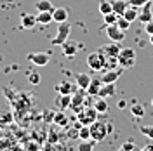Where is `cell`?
<instances>
[{
    "instance_id": "1",
    "label": "cell",
    "mask_w": 153,
    "mask_h": 151,
    "mask_svg": "<svg viewBox=\"0 0 153 151\" xmlns=\"http://www.w3.org/2000/svg\"><path fill=\"white\" fill-rule=\"evenodd\" d=\"M89 127H91V139H94L96 142H101L103 139H106L110 130H111V125L110 123L99 122V120H96L94 123H91Z\"/></svg>"
},
{
    "instance_id": "2",
    "label": "cell",
    "mask_w": 153,
    "mask_h": 151,
    "mask_svg": "<svg viewBox=\"0 0 153 151\" xmlns=\"http://www.w3.org/2000/svg\"><path fill=\"white\" fill-rule=\"evenodd\" d=\"M118 64L124 70L134 68V64H136V52H134V49L125 47L120 50V54H118Z\"/></svg>"
},
{
    "instance_id": "3",
    "label": "cell",
    "mask_w": 153,
    "mask_h": 151,
    "mask_svg": "<svg viewBox=\"0 0 153 151\" xmlns=\"http://www.w3.org/2000/svg\"><path fill=\"white\" fill-rule=\"evenodd\" d=\"M87 64L91 70H94V71H101V70H105V64H106V54L105 52H101V50H96L92 54H89L87 56Z\"/></svg>"
},
{
    "instance_id": "4",
    "label": "cell",
    "mask_w": 153,
    "mask_h": 151,
    "mask_svg": "<svg viewBox=\"0 0 153 151\" xmlns=\"http://www.w3.org/2000/svg\"><path fill=\"white\" fill-rule=\"evenodd\" d=\"M97 115H99V111L94 106H85L82 113L76 115V120H78L80 125H91V123H94L97 120Z\"/></svg>"
},
{
    "instance_id": "5",
    "label": "cell",
    "mask_w": 153,
    "mask_h": 151,
    "mask_svg": "<svg viewBox=\"0 0 153 151\" xmlns=\"http://www.w3.org/2000/svg\"><path fill=\"white\" fill-rule=\"evenodd\" d=\"M70 31H71V28H70V24H68L66 21H65V23H59L56 37L52 38L51 44H52V45H61V44H65L68 40V37H70Z\"/></svg>"
},
{
    "instance_id": "6",
    "label": "cell",
    "mask_w": 153,
    "mask_h": 151,
    "mask_svg": "<svg viewBox=\"0 0 153 151\" xmlns=\"http://www.w3.org/2000/svg\"><path fill=\"white\" fill-rule=\"evenodd\" d=\"M106 26V35H108V38L110 40H113V42H122L125 38V31L117 23L115 24H105Z\"/></svg>"
},
{
    "instance_id": "7",
    "label": "cell",
    "mask_w": 153,
    "mask_h": 151,
    "mask_svg": "<svg viewBox=\"0 0 153 151\" xmlns=\"http://www.w3.org/2000/svg\"><path fill=\"white\" fill-rule=\"evenodd\" d=\"M26 59L30 63H33L35 66H45L49 63V59H51V56H49V52H30Z\"/></svg>"
},
{
    "instance_id": "8",
    "label": "cell",
    "mask_w": 153,
    "mask_h": 151,
    "mask_svg": "<svg viewBox=\"0 0 153 151\" xmlns=\"http://www.w3.org/2000/svg\"><path fill=\"white\" fill-rule=\"evenodd\" d=\"M153 19V4H152V0L150 2H146L143 7H141V12H139V21L141 23H148V21H152Z\"/></svg>"
},
{
    "instance_id": "9",
    "label": "cell",
    "mask_w": 153,
    "mask_h": 151,
    "mask_svg": "<svg viewBox=\"0 0 153 151\" xmlns=\"http://www.w3.org/2000/svg\"><path fill=\"white\" fill-rule=\"evenodd\" d=\"M122 70L124 68H120V70H106L103 73V76H101L103 84H113V82H117L120 78V75H122Z\"/></svg>"
},
{
    "instance_id": "10",
    "label": "cell",
    "mask_w": 153,
    "mask_h": 151,
    "mask_svg": "<svg viewBox=\"0 0 153 151\" xmlns=\"http://www.w3.org/2000/svg\"><path fill=\"white\" fill-rule=\"evenodd\" d=\"M101 52H105L106 56H118L120 54V45H118V42H110V44H105V45H101V49H99Z\"/></svg>"
},
{
    "instance_id": "11",
    "label": "cell",
    "mask_w": 153,
    "mask_h": 151,
    "mask_svg": "<svg viewBox=\"0 0 153 151\" xmlns=\"http://www.w3.org/2000/svg\"><path fill=\"white\" fill-rule=\"evenodd\" d=\"M85 89H80V90H75L73 94H71V104H70V110L71 108H75V106H82V104H85Z\"/></svg>"
},
{
    "instance_id": "12",
    "label": "cell",
    "mask_w": 153,
    "mask_h": 151,
    "mask_svg": "<svg viewBox=\"0 0 153 151\" xmlns=\"http://www.w3.org/2000/svg\"><path fill=\"white\" fill-rule=\"evenodd\" d=\"M101 87H103V80H101V78H92L91 84H89V87H87V94L97 97V95H99V90H101Z\"/></svg>"
},
{
    "instance_id": "13",
    "label": "cell",
    "mask_w": 153,
    "mask_h": 151,
    "mask_svg": "<svg viewBox=\"0 0 153 151\" xmlns=\"http://www.w3.org/2000/svg\"><path fill=\"white\" fill-rule=\"evenodd\" d=\"M61 49H63V54H65V57H73L76 54V44L73 42V40H66L65 44H61Z\"/></svg>"
},
{
    "instance_id": "14",
    "label": "cell",
    "mask_w": 153,
    "mask_h": 151,
    "mask_svg": "<svg viewBox=\"0 0 153 151\" xmlns=\"http://www.w3.org/2000/svg\"><path fill=\"white\" fill-rule=\"evenodd\" d=\"M52 123L57 125V127H66L68 125V116L65 113V110H57L54 116H52Z\"/></svg>"
},
{
    "instance_id": "15",
    "label": "cell",
    "mask_w": 153,
    "mask_h": 151,
    "mask_svg": "<svg viewBox=\"0 0 153 151\" xmlns=\"http://www.w3.org/2000/svg\"><path fill=\"white\" fill-rule=\"evenodd\" d=\"M115 92H117V85H115V82L113 84H103L101 90H99V97L108 99V97H113Z\"/></svg>"
},
{
    "instance_id": "16",
    "label": "cell",
    "mask_w": 153,
    "mask_h": 151,
    "mask_svg": "<svg viewBox=\"0 0 153 151\" xmlns=\"http://www.w3.org/2000/svg\"><path fill=\"white\" fill-rule=\"evenodd\" d=\"M70 104H71V94H59L56 97L57 110H66L70 108Z\"/></svg>"
},
{
    "instance_id": "17",
    "label": "cell",
    "mask_w": 153,
    "mask_h": 151,
    "mask_svg": "<svg viewBox=\"0 0 153 151\" xmlns=\"http://www.w3.org/2000/svg\"><path fill=\"white\" fill-rule=\"evenodd\" d=\"M37 24V18L31 14H23L21 16V28L23 30H31Z\"/></svg>"
},
{
    "instance_id": "18",
    "label": "cell",
    "mask_w": 153,
    "mask_h": 151,
    "mask_svg": "<svg viewBox=\"0 0 153 151\" xmlns=\"http://www.w3.org/2000/svg\"><path fill=\"white\" fill-rule=\"evenodd\" d=\"M75 80H76V87H78V89H85L87 90V87H89V84H91L92 78L87 75V73H76Z\"/></svg>"
},
{
    "instance_id": "19",
    "label": "cell",
    "mask_w": 153,
    "mask_h": 151,
    "mask_svg": "<svg viewBox=\"0 0 153 151\" xmlns=\"http://www.w3.org/2000/svg\"><path fill=\"white\" fill-rule=\"evenodd\" d=\"M113 4V12H117L118 16H124V12L129 7V0H111Z\"/></svg>"
},
{
    "instance_id": "20",
    "label": "cell",
    "mask_w": 153,
    "mask_h": 151,
    "mask_svg": "<svg viewBox=\"0 0 153 151\" xmlns=\"http://www.w3.org/2000/svg\"><path fill=\"white\" fill-rule=\"evenodd\" d=\"M54 21V16H52V10H38L37 16V23L40 24H49Z\"/></svg>"
},
{
    "instance_id": "21",
    "label": "cell",
    "mask_w": 153,
    "mask_h": 151,
    "mask_svg": "<svg viewBox=\"0 0 153 151\" xmlns=\"http://www.w3.org/2000/svg\"><path fill=\"white\" fill-rule=\"evenodd\" d=\"M52 16H54V21H56L57 24H59V23H65L68 19V10L65 9V7H54Z\"/></svg>"
},
{
    "instance_id": "22",
    "label": "cell",
    "mask_w": 153,
    "mask_h": 151,
    "mask_svg": "<svg viewBox=\"0 0 153 151\" xmlns=\"http://www.w3.org/2000/svg\"><path fill=\"white\" fill-rule=\"evenodd\" d=\"M56 89L59 94H73L75 92V85L71 84V82H61Z\"/></svg>"
},
{
    "instance_id": "23",
    "label": "cell",
    "mask_w": 153,
    "mask_h": 151,
    "mask_svg": "<svg viewBox=\"0 0 153 151\" xmlns=\"http://www.w3.org/2000/svg\"><path fill=\"white\" fill-rule=\"evenodd\" d=\"M94 108H96V110H97L101 115L108 113V103H106L105 97H99V95H97V99H96V103H94Z\"/></svg>"
},
{
    "instance_id": "24",
    "label": "cell",
    "mask_w": 153,
    "mask_h": 151,
    "mask_svg": "<svg viewBox=\"0 0 153 151\" xmlns=\"http://www.w3.org/2000/svg\"><path fill=\"white\" fill-rule=\"evenodd\" d=\"M124 18H127L131 23L136 21V19L139 18V9H137V7H132V5H131V9L127 7V10L124 12Z\"/></svg>"
},
{
    "instance_id": "25",
    "label": "cell",
    "mask_w": 153,
    "mask_h": 151,
    "mask_svg": "<svg viewBox=\"0 0 153 151\" xmlns=\"http://www.w3.org/2000/svg\"><path fill=\"white\" fill-rule=\"evenodd\" d=\"M118 56H106V64H105V70H115L118 68Z\"/></svg>"
},
{
    "instance_id": "26",
    "label": "cell",
    "mask_w": 153,
    "mask_h": 151,
    "mask_svg": "<svg viewBox=\"0 0 153 151\" xmlns=\"http://www.w3.org/2000/svg\"><path fill=\"white\" fill-rule=\"evenodd\" d=\"M99 12L105 16L108 12H113V4L111 2H108V0H101L99 2Z\"/></svg>"
},
{
    "instance_id": "27",
    "label": "cell",
    "mask_w": 153,
    "mask_h": 151,
    "mask_svg": "<svg viewBox=\"0 0 153 151\" xmlns=\"http://www.w3.org/2000/svg\"><path fill=\"white\" fill-rule=\"evenodd\" d=\"M129 111H131L136 118H141V116H144V106L143 104H132V106L129 108Z\"/></svg>"
},
{
    "instance_id": "28",
    "label": "cell",
    "mask_w": 153,
    "mask_h": 151,
    "mask_svg": "<svg viewBox=\"0 0 153 151\" xmlns=\"http://www.w3.org/2000/svg\"><path fill=\"white\" fill-rule=\"evenodd\" d=\"M35 7H37V10H54V5L49 0H37Z\"/></svg>"
},
{
    "instance_id": "29",
    "label": "cell",
    "mask_w": 153,
    "mask_h": 151,
    "mask_svg": "<svg viewBox=\"0 0 153 151\" xmlns=\"http://www.w3.org/2000/svg\"><path fill=\"white\" fill-rule=\"evenodd\" d=\"M78 137H80L82 141L91 139V127H89V125H80V129H78Z\"/></svg>"
},
{
    "instance_id": "30",
    "label": "cell",
    "mask_w": 153,
    "mask_h": 151,
    "mask_svg": "<svg viewBox=\"0 0 153 151\" xmlns=\"http://www.w3.org/2000/svg\"><path fill=\"white\" fill-rule=\"evenodd\" d=\"M139 132L153 141V125H141V127H139Z\"/></svg>"
},
{
    "instance_id": "31",
    "label": "cell",
    "mask_w": 153,
    "mask_h": 151,
    "mask_svg": "<svg viewBox=\"0 0 153 151\" xmlns=\"http://www.w3.org/2000/svg\"><path fill=\"white\" fill-rule=\"evenodd\" d=\"M94 144H96L94 139H87V141H82V144L78 146V150L80 151H91L94 148Z\"/></svg>"
},
{
    "instance_id": "32",
    "label": "cell",
    "mask_w": 153,
    "mask_h": 151,
    "mask_svg": "<svg viewBox=\"0 0 153 151\" xmlns=\"http://www.w3.org/2000/svg\"><path fill=\"white\" fill-rule=\"evenodd\" d=\"M117 24H118V26L125 31V30L131 28V24H132V23H131L127 18H124V16H118V19H117Z\"/></svg>"
},
{
    "instance_id": "33",
    "label": "cell",
    "mask_w": 153,
    "mask_h": 151,
    "mask_svg": "<svg viewBox=\"0 0 153 151\" xmlns=\"http://www.w3.org/2000/svg\"><path fill=\"white\" fill-rule=\"evenodd\" d=\"M117 19H118L117 12H108V14H105V24H115Z\"/></svg>"
},
{
    "instance_id": "34",
    "label": "cell",
    "mask_w": 153,
    "mask_h": 151,
    "mask_svg": "<svg viewBox=\"0 0 153 151\" xmlns=\"http://www.w3.org/2000/svg\"><path fill=\"white\" fill-rule=\"evenodd\" d=\"M40 80H42V76L38 75L37 71H31V73L28 75V82L31 85H38V84H40Z\"/></svg>"
},
{
    "instance_id": "35",
    "label": "cell",
    "mask_w": 153,
    "mask_h": 151,
    "mask_svg": "<svg viewBox=\"0 0 153 151\" xmlns=\"http://www.w3.org/2000/svg\"><path fill=\"white\" fill-rule=\"evenodd\" d=\"M134 150H136V144L132 141H127L120 144V151H134Z\"/></svg>"
},
{
    "instance_id": "36",
    "label": "cell",
    "mask_w": 153,
    "mask_h": 151,
    "mask_svg": "<svg viewBox=\"0 0 153 151\" xmlns=\"http://www.w3.org/2000/svg\"><path fill=\"white\" fill-rule=\"evenodd\" d=\"M146 2H150V0H129V5H132V7H137V9H141Z\"/></svg>"
},
{
    "instance_id": "37",
    "label": "cell",
    "mask_w": 153,
    "mask_h": 151,
    "mask_svg": "<svg viewBox=\"0 0 153 151\" xmlns=\"http://www.w3.org/2000/svg\"><path fill=\"white\" fill-rule=\"evenodd\" d=\"M144 31H146L148 35H153V19L148 21V23H144Z\"/></svg>"
},
{
    "instance_id": "38",
    "label": "cell",
    "mask_w": 153,
    "mask_h": 151,
    "mask_svg": "<svg viewBox=\"0 0 153 151\" xmlns=\"http://www.w3.org/2000/svg\"><path fill=\"white\" fill-rule=\"evenodd\" d=\"M144 151H153V142H150V144H146V146H143Z\"/></svg>"
},
{
    "instance_id": "39",
    "label": "cell",
    "mask_w": 153,
    "mask_h": 151,
    "mask_svg": "<svg viewBox=\"0 0 153 151\" xmlns=\"http://www.w3.org/2000/svg\"><path fill=\"white\" fill-rule=\"evenodd\" d=\"M125 106H127V101H124V99H122V101H118V108H120V110H124Z\"/></svg>"
},
{
    "instance_id": "40",
    "label": "cell",
    "mask_w": 153,
    "mask_h": 151,
    "mask_svg": "<svg viewBox=\"0 0 153 151\" xmlns=\"http://www.w3.org/2000/svg\"><path fill=\"white\" fill-rule=\"evenodd\" d=\"M150 44L153 45V35H150Z\"/></svg>"
},
{
    "instance_id": "41",
    "label": "cell",
    "mask_w": 153,
    "mask_h": 151,
    "mask_svg": "<svg viewBox=\"0 0 153 151\" xmlns=\"http://www.w3.org/2000/svg\"><path fill=\"white\" fill-rule=\"evenodd\" d=\"M152 106H153V99H152Z\"/></svg>"
}]
</instances>
